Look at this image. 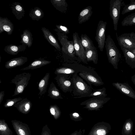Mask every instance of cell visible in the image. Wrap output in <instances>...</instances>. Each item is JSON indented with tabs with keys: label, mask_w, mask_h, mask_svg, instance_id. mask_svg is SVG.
Listing matches in <instances>:
<instances>
[{
	"label": "cell",
	"mask_w": 135,
	"mask_h": 135,
	"mask_svg": "<svg viewBox=\"0 0 135 135\" xmlns=\"http://www.w3.org/2000/svg\"><path fill=\"white\" fill-rule=\"evenodd\" d=\"M56 34L61 46V51L64 60L73 62L79 61L76 55L73 40H69L68 36L62 33L57 32Z\"/></svg>",
	"instance_id": "6da1fadb"
},
{
	"label": "cell",
	"mask_w": 135,
	"mask_h": 135,
	"mask_svg": "<svg viewBox=\"0 0 135 135\" xmlns=\"http://www.w3.org/2000/svg\"><path fill=\"white\" fill-rule=\"evenodd\" d=\"M73 84V89L72 91L74 98H81L87 95L94 90L91 85H88L78 75L75 73L71 77Z\"/></svg>",
	"instance_id": "7a4b0ae2"
},
{
	"label": "cell",
	"mask_w": 135,
	"mask_h": 135,
	"mask_svg": "<svg viewBox=\"0 0 135 135\" xmlns=\"http://www.w3.org/2000/svg\"><path fill=\"white\" fill-rule=\"evenodd\" d=\"M78 75L86 81L90 85L98 86L104 84L101 77L97 74L94 69L90 66H86L81 65Z\"/></svg>",
	"instance_id": "3957f363"
},
{
	"label": "cell",
	"mask_w": 135,
	"mask_h": 135,
	"mask_svg": "<svg viewBox=\"0 0 135 135\" xmlns=\"http://www.w3.org/2000/svg\"><path fill=\"white\" fill-rule=\"evenodd\" d=\"M105 47L108 61L116 69L121 58V55L114 42L110 35H108L105 42Z\"/></svg>",
	"instance_id": "277c9868"
},
{
	"label": "cell",
	"mask_w": 135,
	"mask_h": 135,
	"mask_svg": "<svg viewBox=\"0 0 135 135\" xmlns=\"http://www.w3.org/2000/svg\"><path fill=\"white\" fill-rule=\"evenodd\" d=\"M31 75L30 73H23L16 75L11 83L15 84L16 88L12 96L22 93L27 86Z\"/></svg>",
	"instance_id": "5b68a950"
},
{
	"label": "cell",
	"mask_w": 135,
	"mask_h": 135,
	"mask_svg": "<svg viewBox=\"0 0 135 135\" xmlns=\"http://www.w3.org/2000/svg\"><path fill=\"white\" fill-rule=\"evenodd\" d=\"M125 5L122 0H110L109 2L110 15L112 19L114 30L117 29L120 9Z\"/></svg>",
	"instance_id": "8992f818"
},
{
	"label": "cell",
	"mask_w": 135,
	"mask_h": 135,
	"mask_svg": "<svg viewBox=\"0 0 135 135\" xmlns=\"http://www.w3.org/2000/svg\"><path fill=\"white\" fill-rule=\"evenodd\" d=\"M58 86L64 93L72 92L73 84L71 77L68 74H57L55 78Z\"/></svg>",
	"instance_id": "52a82bcc"
},
{
	"label": "cell",
	"mask_w": 135,
	"mask_h": 135,
	"mask_svg": "<svg viewBox=\"0 0 135 135\" xmlns=\"http://www.w3.org/2000/svg\"><path fill=\"white\" fill-rule=\"evenodd\" d=\"M74 49L76 56L79 61L82 62L86 64H88L86 60L85 51L83 46L80 38L78 34L76 32L73 33V35Z\"/></svg>",
	"instance_id": "ba28073f"
},
{
	"label": "cell",
	"mask_w": 135,
	"mask_h": 135,
	"mask_svg": "<svg viewBox=\"0 0 135 135\" xmlns=\"http://www.w3.org/2000/svg\"><path fill=\"white\" fill-rule=\"evenodd\" d=\"M107 22L103 21H99L96 30L95 39L97 42L98 47L103 51L105 41V31Z\"/></svg>",
	"instance_id": "9c48e42d"
},
{
	"label": "cell",
	"mask_w": 135,
	"mask_h": 135,
	"mask_svg": "<svg viewBox=\"0 0 135 135\" xmlns=\"http://www.w3.org/2000/svg\"><path fill=\"white\" fill-rule=\"evenodd\" d=\"M110 98L99 96L92 97L85 100L81 103V105H85L87 108H98L108 101Z\"/></svg>",
	"instance_id": "30bf717a"
},
{
	"label": "cell",
	"mask_w": 135,
	"mask_h": 135,
	"mask_svg": "<svg viewBox=\"0 0 135 135\" xmlns=\"http://www.w3.org/2000/svg\"><path fill=\"white\" fill-rule=\"evenodd\" d=\"M117 39L120 47H122L130 51L135 49V44L130 36V33L122 34L118 36Z\"/></svg>",
	"instance_id": "8fae6325"
},
{
	"label": "cell",
	"mask_w": 135,
	"mask_h": 135,
	"mask_svg": "<svg viewBox=\"0 0 135 135\" xmlns=\"http://www.w3.org/2000/svg\"><path fill=\"white\" fill-rule=\"evenodd\" d=\"M81 65L76 63L64 64V66L56 68L54 73L56 75L65 74L72 75L75 73H78Z\"/></svg>",
	"instance_id": "7c38bea8"
},
{
	"label": "cell",
	"mask_w": 135,
	"mask_h": 135,
	"mask_svg": "<svg viewBox=\"0 0 135 135\" xmlns=\"http://www.w3.org/2000/svg\"><path fill=\"white\" fill-rule=\"evenodd\" d=\"M11 122L17 135H31L30 128L28 124L16 120H12Z\"/></svg>",
	"instance_id": "4fadbf2b"
},
{
	"label": "cell",
	"mask_w": 135,
	"mask_h": 135,
	"mask_svg": "<svg viewBox=\"0 0 135 135\" xmlns=\"http://www.w3.org/2000/svg\"><path fill=\"white\" fill-rule=\"evenodd\" d=\"M32 104L31 101L27 98H23L13 105L16 108L20 113L24 114H28L32 107Z\"/></svg>",
	"instance_id": "5bb4252c"
},
{
	"label": "cell",
	"mask_w": 135,
	"mask_h": 135,
	"mask_svg": "<svg viewBox=\"0 0 135 135\" xmlns=\"http://www.w3.org/2000/svg\"><path fill=\"white\" fill-rule=\"evenodd\" d=\"M41 29L44 37L48 42L57 50L61 51V48L57 39L49 30L45 27H42Z\"/></svg>",
	"instance_id": "9a60e30c"
},
{
	"label": "cell",
	"mask_w": 135,
	"mask_h": 135,
	"mask_svg": "<svg viewBox=\"0 0 135 135\" xmlns=\"http://www.w3.org/2000/svg\"><path fill=\"white\" fill-rule=\"evenodd\" d=\"M112 85L122 93L135 99V92L127 84L116 82L113 83Z\"/></svg>",
	"instance_id": "2e32d148"
},
{
	"label": "cell",
	"mask_w": 135,
	"mask_h": 135,
	"mask_svg": "<svg viewBox=\"0 0 135 135\" xmlns=\"http://www.w3.org/2000/svg\"><path fill=\"white\" fill-rule=\"evenodd\" d=\"M13 29V24L10 20L7 18L0 17V34L5 31L8 35H11Z\"/></svg>",
	"instance_id": "e0dca14e"
},
{
	"label": "cell",
	"mask_w": 135,
	"mask_h": 135,
	"mask_svg": "<svg viewBox=\"0 0 135 135\" xmlns=\"http://www.w3.org/2000/svg\"><path fill=\"white\" fill-rule=\"evenodd\" d=\"M27 60V57H26L14 58L6 62L4 66L7 69H11L23 65Z\"/></svg>",
	"instance_id": "ac0fdd59"
},
{
	"label": "cell",
	"mask_w": 135,
	"mask_h": 135,
	"mask_svg": "<svg viewBox=\"0 0 135 135\" xmlns=\"http://www.w3.org/2000/svg\"><path fill=\"white\" fill-rule=\"evenodd\" d=\"M11 8L12 13L18 20H20L24 16L25 12L21 3L18 2L13 3L11 5Z\"/></svg>",
	"instance_id": "d6986e66"
},
{
	"label": "cell",
	"mask_w": 135,
	"mask_h": 135,
	"mask_svg": "<svg viewBox=\"0 0 135 135\" xmlns=\"http://www.w3.org/2000/svg\"><path fill=\"white\" fill-rule=\"evenodd\" d=\"M93 13L92 7L88 6L83 9L79 14L78 22L79 24H82L88 21Z\"/></svg>",
	"instance_id": "ffe728a7"
},
{
	"label": "cell",
	"mask_w": 135,
	"mask_h": 135,
	"mask_svg": "<svg viewBox=\"0 0 135 135\" xmlns=\"http://www.w3.org/2000/svg\"><path fill=\"white\" fill-rule=\"evenodd\" d=\"M26 48V46L24 45H17L10 44L5 46L4 50L9 54L15 55H17L20 52L24 51Z\"/></svg>",
	"instance_id": "44dd1931"
},
{
	"label": "cell",
	"mask_w": 135,
	"mask_h": 135,
	"mask_svg": "<svg viewBox=\"0 0 135 135\" xmlns=\"http://www.w3.org/2000/svg\"><path fill=\"white\" fill-rule=\"evenodd\" d=\"M51 61L46 60L44 58H39L35 60L28 66L24 68L21 70L36 69L50 64Z\"/></svg>",
	"instance_id": "7402d4cb"
},
{
	"label": "cell",
	"mask_w": 135,
	"mask_h": 135,
	"mask_svg": "<svg viewBox=\"0 0 135 135\" xmlns=\"http://www.w3.org/2000/svg\"><path fill=\"white\" fill-rule=\"evenodd\" d=\"M21 36V39L20 42L28 47H30L32 45L33 40L31 32L27 29L23 31Z\"/></svg>",
	"instance_id": "603a6c76"
},
{
	"label": "cell",
	"mask_w": 135,
	"mask_h": 135,
	"mask_svg": "<svg viewBox=\"0 0 135 135\" xmlns=\"http://www.w3.org/2000/svg\"><path fill=\"white\" fill-rule=\"evenodd\" d=\"M87 62L92 61L94 63L97 64L98 60V54L96 47L90 49L85 50Z\"/></svg>",
	"instance_id": "cb8c5ba5"
},
{
	"label": "cell",
	"mask_w": 135,
	"mask_h": 135,
	"mask_svg": "<svg viewBox=\"0 0 135 135\" xmlns=\"http://www.w3.org/2000/svg\"><path fill=\"white\" fill-rule=\"evenodd\" d=\"M50 2L57 10L62 13L66 12L68 5L65 0H51Z\"/></svg>",
	"instance_id": "d4e9b609"
},
{
	"label": "cell",
	"mask_w": 135,
	"mask_h": 135,
	"mask_svg": "<svg viewBox=\"0 0 135 135\" xmlns=\"http://www.w3.org/2000/svg\"><path fill=\"white\" fill-rule=\"evenodd\" d=\"M49 78L50 73H47L40 81L38 84V89L39 90L38 95H40V96H41L46 92Z\"/></svg>",
	"instance_id": "484cf974"
},
{
	"label": "cell",
	"mask_w": 135,
	"mask_h": 135,
	"mask_svg": "<svg viewBox=\"0 0 135 135\" xmlns=\"http://www.w3.org/2000/svg\"><path fill=\"white\" fill-rule=\"evenodd\" d=\"M47 95L50 98L54 99H63L59 90L52 82L50 84Z\"/></svg>",
	"instance_id": "4316f807"
},
{
	"label": "cell",
	"mask_w": 135,
	"mask_h": 135,
	"mask_svg": "<svg viewBox=\"0 0 135 135\" xmlns=\"http://www.w3.org/2000/svg\"><path fill=\"white\" fill-rule=\"evenodd\" d=\"M133 127V122L131 118L126 120L122 128V135H132Z\"/></svg>",
	"instance_id": "83f0119b"
},
{
	"label": "cell",
	"mask_w": 135,
	"mask_h": 135,
	"mask_svg": "<svg viewBox=\"0 0 135 135\" xmlns=\"http://www.w3.org/2000/svg\"><path fill=\"white\" fill-rule=\"evenodd\" d=\"M29 16L33 20L38 21L44 16L43 11L38 7H35L30 12Z\"/></svg>",
	"instance_id": "f1b7e54d"
},
{
	"label": "cell",
	"mask_w": 135,
	"mask_h": 135,
	"mask_svg": "<svg viewBox=\"0 0 135 135\" xmlns=\"http://www.w3.org/2000/svg\"><path fill=\"white\" fill-rule=\"evenodd\" d=\"M82 44L85 50L95 48L92 41L85 34H82L80 36Z\"/></svg>",
	"instance_id": "f546056e"
},
{
	"label": "cell",
	"mask_w": 135,
	"mask_h": 135,
	"mask_svg": "<svg viewBox=\"0 0 135 135\" xmlns=\"http://www.w3.org/2000/svg\"><path fill=\"white\" fill-rule=\"evenodd\" d=\"M0 135H13V132L4 119L0 120Z\"/></svg>",
	"instance_id": "4dcf8cb0"
},
{
	"label": "cell",
	"mask_w": 135,
	"mask_h": 135,
	"mask_svg": "<svg viewBox=\"0 0 135 135\" xmlns=\"http://www.w3.org/2000/svg\"><path fill=\"white\" fill-rule=\"evenodd\" d=\"M121 25L124 26L135 25V12L126 17L122 21Z\"/></svg>",
	"instance_id": "1f68e13d"
},
{
	"label": "cell",
	"mask_w": 135,
	"mask_h": 135,
	"mask_svg": "<svg viewBox=\"0 0 135 135\" xmlns=\"http://www.w3.org/2000/svg\"><path fill=\"white\" fill-rule=\"evenodd\" d=\"M107 95L106 93V89L105 87H103L102 88L95 90L89 94L84 96L82 98L85 97H92L99 96L106 97Z\"/></svg>",
	"instance_id": "d6a6232c"
},
{
	"label": "cell",
	"mask_w": 135,
	"mask_h": 135,
	"mask_svg": "<svg viewBox=\"0 0 135 135\" xmlns=\"http://www.w3.org/2000/svg\"><path fill=\"white\" fill-rule=\"evenodd\" d=\"M126 61L135 63V55L131 51L120 47Z\"/></svg>",
	"instance_id": "836d02e7"
},
{
	"label": "cell",
	"mask_w": 135,
	"mask_h": 135,
	"mask_svg": "<svg viewBox=\"0 0 135 135\" xmlns=\"http://www.w3.org/2000/svg\"><path fill=\"white\" fill-rule=\"evenodd\" d=\"M130 1L129 4L124 6L121 13L122 15L135 10V0H130Z\"/></svg>",
	"instance_id": "e575fe53"
},
{
	"label": "cell",
	"mask_w": 135,
	"mask_h": 135,
	"mask_svg": "<svg viewBox=\"0 0 135 135\" xmlns=\"http://www.w3.org/2000/svg\"><path fill=\"white\" fill-rule=\"evenodd\" d=\"M23 98L21 97L17 98L12 99H8L4 104L5 108L13 106L18 102L22 100Z\"/></svg>",
	"instance_id": "d590c367"
},
{
	"label": "cell",
	"mask_w": 135,
	"mask_h": 135,
	"mask_svg": "<svg viewBox=\"0 0 135 135\" xmlns=\"http://www.w3.org/2000/svg\"><path fill=\"white\" fill-rule=\"evenodd\" d=\"M55 26L56 28L54 29V30L57 32L62 33L66 35L70 33L69 29L66 27L61 25H56Z\"/></svg>",
	"instance_id": "8d00e7d4"
},
{
	"label": "cell",
	"mask_w": 135,
	"mask_h": 135,
	"mask_svg": "<svg viewBox=\"0 0 135 135\" xmlns=\"http://www.w3.org/2000/svg\"><path fill=\"white\" fill-rule=\"evenodd\" d=\"M49 110L51 114L55 118H56L58 117L60 112L58 107L57 105H51L49 107Z\"/></svg>",
	"instance_id": "74e56055"
},
{
	"label": "cell",
	"mask_w": 135,
	"mask_h": 135,
	"mask_svg": "<svg viewBox=\"0 0 135 135\" xmlns=\"http://www.w3.org/2000/svg\"><path fill=\"white\" fill-rule=\"evenodd\" d=\"M41 135H51L50 130L47 124L43 127Z\"/></svg>",
	"instance_id": "f35d334b"
},
{
	"label": "cell",
	"mask_w": 135,
	"mask_h": 135,
	"mask_svg": "<svg viewBox=\"0 0 135 135\" xmlns=\"http://www.w3.org/2000/svg\"><path fill=\"white\" fill-rule=\"evenodd\" d=\"M97 133L98 135H105L106 132L104 129H99L97 131Z\"/></svg>",
	"instance_id": "ab89813d"
},
{
	"label": "cell",
	"mask_w": 135,
	"mask_h": 135,
	"mask_svg": "<svg viewBox=\"0 0 135 135\" xmlns=\"http://www.w3.org/2000/svg\"><path fill=\"white\" fill-rule=\"evenodd\" d=\"M4 91H1L0 92V104L2 102L4 95Z\"/></svg>",
	"instance_id": "60d3db41"
},
{
	"label": "cell",
	"mask_w": 135,
	"mask_h": 135,
	"mask_svg": "<svg viewBox=\"0 0 135 135\" xmlns=\"http://www.w3.org/2000/svg\"><path fill=\"white\" fill-rule=\"evenodd\" d=\"M130 36L133 41L135 44V33L133 32L130 33Z\"/></svg>",
	"instance_id": "b9f144b4"
},
{
	"label": "cell",
	"mask_w": 135,
	"mask_h": 135,
	"mask_svg": "<svg viewBox=\"0 0 135 135\" xmlns=\"http://www.w3.org/2000/svg\"><path fill=\"white\" fill-rule=\"evenodd\" d=\"M73 115L74 116H76L77 117H78L79 116V114L78 113H73Z\"/></svg>",
	"instance_id": "7bdbcfd3"
},
{
	"label": "cell",
	"mask_w": 135,
	"mask_h": 135,
	"mask_svg": "<svg viewBox=\"0 0 135 135\" xmlns=\"http://www.w3.org/2000/svg\"><path fill=\"white\" fill-rule=\"evenodd\" d=\"M131 51L135 55V49Z\"/></svg>",
	"instance_id": "ee69618b"
},
{
	"label": "cell",
	"mask_w": 135,
	"mask_h": 135,
	"mask_svg": "<svg viewBox=\"0 0 135 135\" xmlns=\"http://www.w3.org/2000/svg\"><path fill=\"white\" fill-rule=\"evenodd\" d=\"M133 82H134V83L135 84V78H134L133 80Z\"/></svg>",
	"instance_id": "f6af8a7d"
}]
</instances>
